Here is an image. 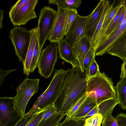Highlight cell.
Instances as JSON below:
<instances>
[{
    "label": "cell",
    "mask_w": 126,
    "mask_h": 126,
    "mask_svg": "<svg viewBox=\"0 0 126 126\" xmlns=\"http://www.w3.org/2000/svg\"><path fill=\"white\" fill-rule=\"evenodd\" d=\"M87 79L79 68L67 69L57 98L55 103L58 112L65 113L86 94Z\"/></svg>",
    "instance_id": "obj_1"
},
{
    "label": "cell",
    "mask_w": 126,
    "mask_h": 126,
    "mask_svg": "<svg viewBox=\"0 0 126 126\" xmlns=\"http://www.w3.org/2000/svg\"><path fill=\"white\" fill-rule=\"evenodd\" d=\"M86 94L94 98L97 106L106 100L116 97L115 87L111 78L99 71L95 77L87 79Z\"/></svg>",
    "instance_id": "obj_2"
},
{
    "label": "cell",
    "mask_w": 126,
    "mask_h": 126,
    "mask_svg": "<svg viewBox=\"0 0 126 126\" xmlns=\"http://www.w3.org/2000/svg\"><path fill=\"white\" fill-rule=\"evenodd\" d=\"M65 72L63 69L55 70L49 86L28 113H34L55 103L59 95Z\"/></svg>",
    "instance_id": "obj_3"
},
{
    "label": "cell",
    "mask_w": 126,
    "mask_h": 126,
    "mask_svg": "<svg viewBox=\"0 0 126 126\" xmlns=\"http://www.w3.org/2000/svg\"><path fill=\"white\" fill-rule=\"evenodd\" d=\"M39 79L25 78L17 87L16 94L14 97L15 107L22 116L25 114L26 109L32 96L37 92L39 89Z\"/></svg>",
    "instance_id": "obj_4"
},
{
    "label": "cell",
    "mask_w": 126,
    "mask_h": 126,
    "mask_svg": "<svg viewBox=\"0 0 126 126\" xmlns=\"http://www.w3.org/2000/svg\"><path fill=\"white\" fill-rule=\"evenodd\" d=\"M31 36V30L22 26H15L10 31L9 37L14 47L19 61H25Z\"/></svg>",
    "instance_id": "obj_5"
},
{
    "label": "cell",
    "mask_w": 126,
    "mask_h": 126,
    "mask_svg": "<svg viewBox=\"0 0 126 126\" xmlns=\"http://www.w3.org/2000/svg\"><path fill=\"white\" fill-rule=\"evenodd\" d=\"M58 44L51 43L43 49L38 62V73L42 77L50 78L58 58Z\"/></svg>",
    "instance_id": "obj_6"
},
{
    "label": "cell",
    "mask_w": 126,
    "mask_h": 126,
    "mask_svg": "<svg viewBox=\"0 0 126 126\" xmlns=\"http://www.w3.org/2000/svg\"><path fill=\"white\" fill-rule=\"evenodd\" d=\"M57 11L45 6L41 10L38 19V40L42 49L52 29Z\"/></svg>",
    "instance_id": "obj_7"
},
{
    "label": "cell",
    "mask_w": 126,
    "mask_h": 126,
    "mask_svg": "<svg viewBox=\"0 0 126 126\" xmlns=\"http://www.w3.org/2000/svg\"><path fill=\"white\" fill-rule=\"evenodd\" d=\"M23 116L15 107L14 97L0 98V126H15Z\"/></svg>",
    "instance_id": "obj_8"
},
{
    "label": "cell",
    "mask_w": 126,
    "mask_h": 126,
    "mask_svg": "<svg viewBox=\"0 0 126 126\" xmlns=\"http://www.w3.org/2000/svg\"><path fill=\"white\" fill-rule=\"evenodd\" d=\"M88 16H83L78 14L65 35V39L73 47L86 36L85 28Z\"/></svg>",
    "instance_id": "obj_9"
},
{
    "label": "cell",
    "mask_w": 126,
    "mask_h": 126,
    "mask_svg": "<svg viewBox=\"0 0 126 126\" xmlns=\"http://www.w3.org/2000/svg\"><path fill=\"white\" fill-rule=\"evenodd\" d=\"M38 1L29 0L14 16L10 18L14 26L24 25L29 20L37 17L34 10Z\"/></svg>",
    "instance_id": "obj_10"
},
{
    "label": "cell",
    "mask_w": 126,
    "mask_h": 126,
    "mask_svg": "<svg viewBox=\"0 0 126 126\" xmlns=\"http://www.w3.org/2000/svg\"><path fill=\"white\" fill-rule=\"evenodd\" d=\"M54 23L48 40L51 43H58L65 36L64 27L68 9L58 8Z\"/></svg>",
    "instance_id": "obj_11"
},
{
    "label": "cell",
    "mask_w": 126,
    "mask_h": 126,
    "mask_svg": "<svg viewBox=\"0 0 126 126\" xmlns=\"http://www.w3.org/2000/svg\"><path fill=\"white\" fill-rule=\"evenodd\" d=\"M124 5L125 12L123 20L114 34L96 49L95 57L102 55L107 53L109 48L126 34V0L124 3Z\"/></svg>",
    "instance_id": "obj_12"
},
{
    "label": "cell",
    "mask_w": 126,
    "mask_h": 126,
    "mask_svg": "<svg viewBox=\"0 0 126 126\" xmlns=\"http://www.w3.org/2000/svg\"><path fill=\"white\" fill-rule=\"evenodd\" d=\"M106 0H100L92 12L88 16L85 35L91 39L93 35L102 15Z\"/></svg>",
    "instance_id": "obj_13"
},
{
    "label": "cell",
    "mask_w": 126,
    "mask_h": 126,
    "mask_svg": "<svg viewBox=\"0 0 126 126\" xmlns=\"http://www.w3.org/2000/svg\"><path fill=\"white\" fill-rule=\"evenodd\" d=\"M59 58L65 62L71 64L72 68H80L79 63L75 56L73 47L64 38L58 43Z\"/></svg>",
    "instance_id": "obj_14"
},
{
    "label": "cell",
    "mask_w": 126,
    "mask_h": 126,
    "mask_svg": "<svg viewBox=\"0 0 126 126\" xmlns=\"http://www.w3.org/2000/svg\"><path fill=\"white\" fill-rule=\"evenodd\" d=\"M74 53L80 64V69L83 72L84 59L92 47L90 39L86 35L77 42L73 47Z\"/></svg>",
    "instance_id": "obj_15"
},
{
    "label": "cell",
    "mask_w": 126,
    "mask_h": 126,
    "mask_svg": "<svg viewBox=\"0 0 126 126\" xmlns=\"http://www.w3.org/2000/svg\"><path fill=\"white\" fill-rule=\"evenodd\" d=\"M97 106V105L96 100L94 98L88 96L70 118L77 121H85L86 115Z\"/></svg>",
    "instance_id": "obj_16"
},
{
    "label": "cell",
    "mask_w": 126,
    "mask_h": 126,
    "mask_svg": "<svg viewBox=\"0 0 126 126\" xmlns=\"http://www.w3.org/2000/svg\"><path fill=\"white\" fill-rule=\"evenodd\" d=\"M125 0H121L119 3L115 7L114 6V1L111 4L110 7L105 18L102 28L99 33L96 40L93 46H95L103 36L105 32L109 25L111 21L117 12L123 5Z\"/></svg>",
    "instance_id": "obj_17"
},
{
    "label": "cell",
    "mask_w": 126,
    "mask_h": 126,
    "mask_svg": "<svg viewBox=\"0 0 126 126\" xmlns=\"http://www.w3.org/2000/svg\"><path fill=\"white\" fill-rule=\"evenodd\" d=\"M31 36L25 62L23 64V73L29 76L30 73V67L32 59L34 48L38 39V29L35 27L31 30Z\"/></svg>",
    "instance_id": "obj_18"
},
{
    "label": "cell",
    "mask_w": 126,
    "mask_h": 126,
    "mask_svg": "<svg viewBox=\"0 0 126 126\" xmlns=\"http://www.w3.org/2000/svg\"><path fill=\"white\" fill-rule=\"evenodd\" d=\"M107 53L123 61L126 59V34L109 48Z\"/></svg>",
    "instance_id": "obj_19"
},
{
    "label": "cell",
    "mask_w": 126,
    "mask_h": 126,
    "mask_svg": "<svg viewBox=\"0 0 126 126\" xmlns=\"http://www.w3.org/2000/svg\"><path fill=\"white\" fill-rule=\"evenodd\" d=\"M115 87L119 104L123 110H126V77L121 79Z\"/></svg>",
    "instance_id": "obj_20"
},
{
    "label": "cell",
    "mask_w": 126,
    "mask_h": 126,
    "mask_svg": "<svg viewBox=\"0 0 126 126\" xmlns=\"http://www.w3.org/2000/svg\"><path fill=\"white\" fill-rule=\"evenodd\" d=\"M119 103L117 97L102 102L98 106L99 113L102 115L103 118L111 114L115 106Z\"/></svg>",
    "instance_id": "obj_21"
},
{
    "label": "cell",
    "mask_w": 126,
    "mask_h": 126,
    "mask_svg": "<svg viewBox=\"0 0 126 126\" xmlns=\"http://www.w3.org/2000/svg\"><path fill=\"white\" fill-rule=\"evenodd\" d=\"M49 4L56 5L58 8L64 9H77L82 3L81 0H49Z\"/></svg>",
    "instance_id": "obj_22"
},
{
    "label": "cell",
    "mask_w": 126,
    "mask_h": 126,
    "mask_svg": "<svg viewBox=\"0 0 126 126\" xmlns=\"http://www.w3.org/2000/svg\"><path fill=\"white\" fill-rule=\"evenodd\" d=\"M111 4L108 0H106L104 8L101 18L97 25L95 32L90 39L92 44V47L95 43L99 32L101 30L106 15L110 7Z\"/></svg>",
    "instance_id": "obj_23"
},
{
    "label": "cell",
    "mask_w": 126,
    "mask_h": 126,
    "mask_svg": "<svg viewBox=\"0 0 126 126\" xmlns=\"http://www.w3.org/2000/svg\"><path fill=\"white\" fill-rule=\"evenodd\" d=\"M65 115L64 113L57 112L36 126H56Z\"/></svg>",
    "instance_id": "obj_24"
},
{
    "label": "cell",
    "mask_w": 126,
    "mask_h": 126,
    "mask_svg": "<svg viewBox=\"0 0 126 126\" xmlns=\"http://www.w3.org/2000/svg\"><path fill=\"white\" fill-rule=\"evenodd\" d=\"M41 49H42L40 46L38 39L36 42L33 51L32 57L30 67V72H33L37 66L38 62L42 51Z\"/></svg>",
    "instance_id": "obj_25"
},
{
    "label": "cell",
    "mask_w": 126,
    "mask_h": 126,
    "mask_svg": "<svg viewBox=\"0 0 126 126\" xmlns=\"http://www.w3.org/2000/svg\"><path fill=\"white\" fill-rule=\"evenodd\" d=\"M78 14L77 9L68 10L64 27L65 36Z\"/></svg>",
    "instance_id": "obj_26"
},
{
    "label": "cell",
    "mask_w": 126,
    "mask_h": 126,
    "mask_svg": "<svg viewBox=\"0 0 126 126\" xmlns=\"http://www.w3.org/2000/svg\"><path fill=\"white\" fill-rule=\"evenodd\" d=\"M103 119L101 114H96L85 119L84 126H101Z\"/></svg>",
    "instance_id": "obj_27"
},
{
    "label": "cell",
    "mask_w": 126,
    "mask_h": 126,
    "mask_svg": "<svg viewBox=\"0 0 126 126\" xmlns=\"http://www.w3.org/2000/svg\"><path fill=\"white\" fill-rule=\"evenodd\" d=\"M85 71L87 79L95 76L100 71L99 65L95 60V58L93 59L89 67Z\"/></svg>",
    "instance_id": "obj_28"
},
{
    "label": "cell",
    "mask_w": 126,
    "mask_h": 126,
    "mask_svg": "<svg viewBox=\"0 0 126 126\" xmlns=\"http://www.w3.org/2000/svg\"><path fill=\"white\" fill-rule=\"evenodd\" d=\"M125 0L123 5L122 7V10L119 16L118 20L116 24V25H115L111 32L104 40L101 45L105 41L108 39L110 37H111L116 32L120 26V25L121 23L123 20L124 18L125 15V6L124 5V3L125 2Z\"/></svg>",
    "instance_id": "obj_29"
},
{
    "label": "cell",
    "mask_w": 126,
    "mask_h": 126,
    "mask_svg": "<svg viewBox=\"0 0 126 126\" xmlns=\"http://www.w3.org/2000/svg\"><path fill=\"white\" fill-rule=\"evenodd\" d=\"M85 121H77L66 117L62 122L60 123L58 126H84Z\"/></svg>",
    "instance_id": "obj_30"
},
{
    "label": "cell",
    "mask_w": 126,
    "mask_h": 126,
    "mask_svg": "<svg viewBox=\"0 0 126 126\" xmlns=\"http://www.w3.org/2000/svg\"><path fill=\"white\" fill-rule=\"evenodd\" d=\"M46 108L35 112L33 118L27 126H36L40 122L44 114Z\"/></svg>",
    "instance_id": "obj_31"
},
{
    "label": "cell",
    "mask_w": 126,
    "mask_h": 126,
    "mask_svg": "<svg viewBox=\"0 0 126 126\" xmlns=\"http://www.w3.org/2000/svg\"><path fill=\"white\" fill-rule=\"evenodd\" d=\"M95 50L92 47L85 57L83 63V70H86L89 67L95 58Z\"/></svg>",
    "instance_id": "obj_32"
},
{
    "label": "cell",
    "mask_w": 126,
    "mask_h": 126,
    "mask_svg": "<svg viewBox=\"0 0 126 126\" xmlns=\"http://www.w3.org/2000/svg\"><path fill=\"white\" fill-rule=\"evenodd\" d=\"M29 0H19L11 8L9 13V16L10 18L14 16L22 6L26 3Z\"/></svg>",
    "instance_id": "obj_33"
},
{
    "label": "cell",
    "mask_w": 126,
    "mask_h": 126,
    "mask_svg": "<svg viewBox=\"0 0 126 126\" xmlns=\"http://www.w3.org/2000/svg\"><path fill=\"white\" fill-rule=\"evenodd\" d=\"M101 125L102 126H118L116 119L111 114L103 118Z\"/></svg>",
    "instance_id": "obj_34"
},
{
    "label": "cell",
    "mask_w": 126,
    "mask_h": 126,
    "mask_svg": "<svg viewBox=\"0 0 126 126\" xmlns=\"http://www.w3.org/2000/svg\"><path fill=\"white\" fill-rule=\"evenodd\" d=\"M45 108L44 116L40 123L45 121L55 113L58 112L54 103L49 105Z\"/></svg>",
    "instance_id": "obj_35"
},
{
    "label": "cell",
    "mask_w": 126,
    "mask_h": 126,
    "mask_svg": "<svg viewBox=\"0 0 126 126\" xmlns=\"http://www.w3.org/2000/svg\"><path fill=\"white\" fill-rule=\"evenodd\" d=\"M88 95L87 94L82 97L70 110L65 113L66 116L71 118L86 99Z\"/></svg>",
    "instance_id": "obj_36"
},
{
    "label": "cell",
    "mask_w": 126,
    "mask_h": 126,
    "mask_svg": "<svg viewBox=\"0 0 126 126\" xmlns=\"http://www.w3.org/2000/svg\"><path fill=\"white\" fill-rule=\"evenodd\" d=\"M35 114L27 113L15 126H27L33 118Z\"/></svg>",
    "instance_id": "obj_37"
},
{
    "label": "cell",
    "mask_w": 126,
    "mask_h": 126,
    "mask_svg": "<svg viewBox=\"0 0 126 126\" xmlns=\"http://www.w3.org/2000/svg\"><path fill=\"white\" fill-rule=\"evenodd\" d=\"M118 126H126V114L120 113L115 117Z\"/></svg>",
    "instance_id": "obj_38"
},
{
    "label": "cell",
    "mask_w": 126,
    "mask_h": 126,
    "mask_svg": "<svg viewBox=\"0 0 126 126\" xmlns=\"http://www.w3.org/2000/svg\"><path fill=\"white\" fill-rule=\"evenodd\" d=\"M16 70L13 69L9 70H4L1 69H0V86H1L2 83L4 81L5 77L10 73Z\"/></svg>",
    "instance_id": "obj_39"
},
{
    "label": "cell",
    "mask_w": 126,
    "mask_h": 126,
    "mask_svg": "<svg viewBox=\"0 0 126 126\" xmlns=\"http://www.w3.org/2000/svg\"><path fill=\"white\" fill-rule=\"evenodd\" d=\"M122 64L120 79L126 77V59L124 60Z\"/></svg>",
    "instance_id": "obj_40"
},
{
    "label": "cell",
    "mask_w": 126,
    "mask_h": 126,
    "mask_svg": "<svg viewBox=\"0 0 126 126\" xmlns=\"http://www.w3.org/2000/svg\"><path fill=\"white\" fill-rule=\"evenodd\" d=\"M99 113L98 106H96L86 116L85 119L89 118L94 115Z\"/></svg>",
    "instance_id": "obj_41"
},
{
    "label": "cell",
    "mask_w": 126,
    "mask_h": 126,
    "mask_svg": "<svg viewBox=\"0 0 126 126\" xmlns=\"http://www.w3.org/2000/svg\"><path fill=\"white\" fill-rule=\"evenodd\" d=\"M3 10H0V28H1L2 27V21L3 18Z\"/></svg>",
    "instance_id": "obj_42"
},
{
    "label": "cell",
    "mask_w": 126,
    "mask_h": 126,
    "mask_svg": "<svg viewBox=\"0 0 126 126\" xmlns=\"http://www.w3.org/2000/svg\"><path fill=\"white\" fill-rule=\"evenodd\" d=\"M58 125H57L56 126H58Z\"/></svg>",
    "instance_id": "obj_43"
},
{
    "label": "cell",
    "mask_w": 126,
    "mask_h": 126,
    "mask_svg": "<svg viewBox=\"0 0 126 126\" xmlns=\"http://www.w3.org/2000/svg\"><path fill=\"white\" fill-rule=\"evenodd\" d=\"M101 126H102V125L101 124Z\"/></svg>",
    "instance_id": "obj_44"
}]
</instances>
